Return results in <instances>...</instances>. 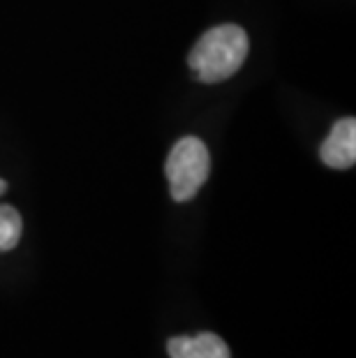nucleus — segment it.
Returning a JSON list of instances; mask_svg holds the SVG:
<instances>
[{
  "label": "nucleus",
  "mask_w": 356,
  "mask_h": 358,
  "mask_svg": "<svg viewBox=\"0 0 356 358\" xmlns=\"http://www.w3.org/2000/svg\"><path fill=\"white\" fill-rule=\"evenodd\" d=\"M164 171L173 201H190L211 173V155L206 143L197 136H183L173 143Z\"/></svg>",
  "instance_id": "2"
},
{
  "label": "nucleus",
  "mask_w": 356,
  "mask_h": 358,
  "mask_svg": "<svg viewBox=\"0 0 356 358\" xmlns=\"http://www.w3.org/2000/svg\"><path fill=\"white\" fill-rule=\"evenodd\" d=\"M322 162L331 169H350L356 162V120L340 118L320 148Z\"/></svg>",
  "instance_id": "3"
},
{
  "label": "nucleus",
  "mask_w": 356,
  "mask_h": 358,
  "mask_svg": "<svg viewBox=\"0 0 356 358\" xmlns=\"http://www.w3.org/2000/svg\"><path fill=\"white\" fill-rule=\"evenodd\" d=\"M166 352L171 358H232L227 342L215 333H199L192 338L178 335L166 342Z\"/></svg>",
  "instance_id": "4"
},
{
  "label": "nucleus",
  "mask_w": 356,
  "mask_h": 358,
  "mask_svg": "<svg viewBox=\"0 0 356 358\" xmlns=\"http://www.w3.org/2000/svg\"><path fill=\"white\" fill-rule=\"evenodd\" d=\"M5 189H7V182H5L3 178H0V194H3V192H5Z\"/></svg>",
  "instance_id": "6"
},
{
  "label": "nucleus",
  "mask_w": 356,
  "mask_h": 358,
  "mask_svg": "<svg viewBox=\"0 0 356 358\" xmlns=\"http://www.w3.org/2000/svg\"><path fill=\"white\" fill-rule=\"evenodd\" d=\"M21 231H24V222H21L19 210L0 203V252H10L17 248Z\"/></svg>",
  "instance_id": "5"
},
{
  "label": "nucleus",
  "mask_w": 356,
  "mask_h": 358,
  "mask_svg": "<svg viewBox=\"0 0 356 358\" xmlns=\"http://www.w3.org/2000/svg\"><path fill=\"white\" fill-rule=\"evenodd\" d=\"M250 51L248 33L236 24H222L206 30L192 47L187 63L194 79L218 83L234 77Z\"/></svg>",
  "instance_id": "1"
}]
</instances>
